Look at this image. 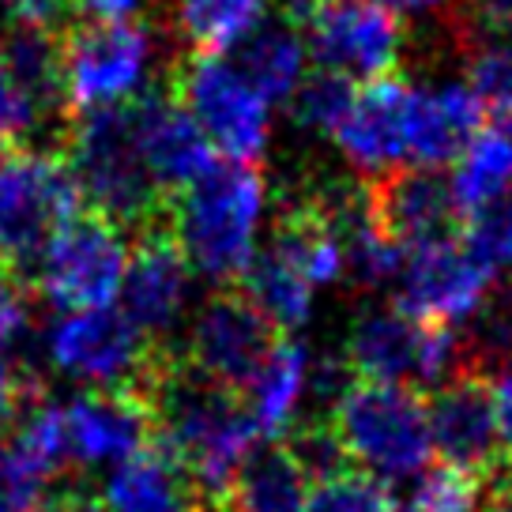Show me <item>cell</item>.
<instances>
[{"label":"cell","instance_id":"32","mask_svg":"<svg viewBox=\"0 0 512 512\" xmlns=\"http://www.w3.org/2000/svg\"><path fill=\"white\" fill-rule=\"evenodd\" d=\"M460 238L471 253L479 256L490 272H501L505 264H512V200H497L486 208L471 211L460 226Z\"/></svg>","mask_w":512,"mask_h":512},{"label":"cell","instance_id":"16","mask_svg":"<svg viewBox=\"0 0 512 512\" xmlns=\"http://www.w3.org/2000/svg\"><path fill=\"white\" fill-rule=\"evenodd\" d=\"M68 452L80 464H121L155 445V407L140 384L91 388L64 407Z\"/></svg>","mask_w":512,"mask_h":512},{"label":"cell","instance_id":"33","mask_svg":"<svg viewBox=\"0 0 512 512\" xmlns=\"http://www.w3.org/2000/svg\"><path fill=\"white\" fill-rule=\"evenodd\" d=\"M42 125V117L34 113L27 95L19 91L16 76L8 68V53H4V23H0V151L16 144H27L34 128Z\"/></svg>","mask_w":512,"mask_h":512},{"label":"cell","instance_id":"39","mask_svg":"<svg viewBox=\"0 0 512 512\" xmlns=\"http://www.w3.org/2000/svg\"><path fill=\"white\" fill-rule=\"evenodd\" d=\"M479 512H512V464H501L490 475V490Z\"/></svg>","mask_w":512,"mask_h":512},{"label":"cell","instance_id":"36","mask_svg":"<svg viewBox=\"0 0 512 512\" xmlns=\"http://www.w3.org/2000/svg\"><path fill=\"white\" fill-rule=\"evenodd\" d=\"M68 0H0V16L8 23H34V27H61Z\"/></svg>","mask_w":512,"mask_h":512},{"label":"cell","instance_id":"11","mask_svg":"<svg viewBox=\"0 0 512 512\" xmlns=\"http://www.w3.org/2000/svg\"><path fill=\"white\" fill-rule=\"evenodd\" d=\"M279 339V328L249 302L245 290H219L192 317L181 358L211 381L245 392Z\"/></svg>","mask_w":512,"mask_h":512},{"label":"cell","instance_id":"20","mask_svg":"<svg viewBox=\"0 0 512 512\" xmlns=\"http://www.w3.org/2000/svg\"><path fill=\"white\" fill-rule=\"evenodd\" d=\"M486 106L471 83L415 87L407 106V162L422 170L456 166L471 140L482 132Z\"/></svg>","mask_w":512,"mask_h":512},{"label":"cell","instance_id":"23","mask_svg":"<svg viewBox=\"0 0 512 512\" xmlns=\"http://www.w3.org/2000/svg\"><path fill=\"white\" fill-rule=\"evenodd\" d=\"M309 377H313L309 351L294 339H279L253 384L241 392L260 437H283L290 430V418L298 411L302 392L309 388Z\"/></svg>","mask_w":512,"mask_h":512},{"label":"cell","instance_id":"6","mask_svg":"<svg viewBox=\"0 0 512 512\" xmlns=\"http://www.w3.org/2000/svg\"><path fill=\"white\" fill-rule=\"evenodd\" d=\"M343 366L354 369L362 381L415 388L445 384L471 362H464V343L452 324L415 320L403 309H377L354 324Z\"/></svg>","mask_w":512,"mask_h":512},{"label":"cell","instance_id":"27","mask_svg":"<svg viewBox=\"0 0 512 512\" xmlns=\"http://www.w3.org/2000/svg\"><path fill=\"white\" fill-rule=\"evenodd\" d=\"M264 0H181V34L196 53H223L241 46L260 27Z\"/></svg>","mask_w":512,"mask_h":512},{"label":"cell","instance_id":"26","mask_svg":"<svg viewBox=\"0 0 512 512\" xmlns=\"http://www.w3.org/2000/svg\"><path fill=\"white\" fill-rule=\"evenodd\" d=\"M245 279V294L249 302L272 320L279 332H294L309 320V309H313V283L302 275L298 264H290L279 249H264V253L253 256L249 272L241 275Z\"/></svg>","mask_w":512,"mask_h":512},{"label":"cell","instance_id":"10","mask_svg":"<svg viewBox=\"0 0 512 512\" xmlns=\"http://www.w3.org/2000/svg\"><path fill=\"white\" fill-rule=\"evenodd\" d=\"M49 362L72 381H87L95 388L136 384L159 358V343L128 313L113 309H83L64 313L49 324Z\"/></svg>","mask_w":512,"mask_h":512},{"label":"cell","instance_id":"12","mask_svg":"<svg viewBox=\"0 0 512 512\" xmlns=\"http://www.w3.org/2000/svg\"><path fill=\"white\" fill-rule=\"evenodd\" d=\"M302 23L320 68L347 80H381L400 61V19L381 0H320Z\"/></svg>","mask_w":512,"mask_h":512},{"label":"cell","instance_id":"14","mask_svg":"<svg viewBox=\"0 0 512 512\" xmlns=\"http://www.w3.org/2000/svg\"><path fill=\"white\" fill-rule=\"evenodd\" d=\"M426 407H430L433 452L441 456V464L467 467L486 479L505 464L494 384L479 366H467L445 384H437Z\"/></svg>","mask_w":512,"mask_h":512},{"label":"cell","instance_id":"17","mask_svg":"<svg viewBox=\"0 0 512 512\" xmlns=\"http://www.w3.org/2000/svg\"><path fill=\"white\" fill-rule=\"evenodd\" d=\"M192 283V264L181 241H177L170 219L140 230V241L128 256V275H125V313L147 336H166L174 328V320L185 309Z\"/></svg>","mask_w":512,"mask_h":512},{"label":"cell","instance_id":"8","mask_svg":"<svg viewBox=\"0 0 512 512\" xmlns=\"http://www.w3.org/2000/svg\"><path fill=\"white\" fill-rule=\"evenodd\" d=\"M128 249L121 226L98 211H83L49 241L38 264V287L64 313L110 309L125 290Z\"/></svg>","mask_w":512,"mask_h":512},{"label":"cell","instance_id":"3","mask_svg":"<svg viewBox=\"0 0 512 512\" xmlns=\"http://www.w3.org/2000/svg\"><path fill=\"white\" fill-rule=\"evenodd\" d=\"M264 200L268 189L253 162H219L181 192L170 204V226L192 268L215 283H234L249 272Z\"/></svg>","mask_w":512,"mask_h":512},{"label":"cell","instance_id":"18","mask_svg":"<svg viewBox=\"0 0 512 512\" xmlns=\"http://www.w3.org/2000/svg\"><path fill=\"white\" fill-rule=\"evenodd\" d=\"M411 83L396 72L369 80L358 87L351 113L336 128L339 151L351 159L354 170L369 177H384L403 170L407 162V106H411Z\"/></svg>","mask_w":512,"mask_h":512},{"label":"cell","instance_id":"38","mask_svg":"<svg viewBox=\"0 0 512 512\" xmlns=\"http://www.w3.org/2000/svg\"><path fill=\"white\" fill-rule=\"evenodd\" d=\"M494 403H497V430H501L505 464H512V373H505L494 384Z\"/></svg>","mask_w":512,"mask_h":512},{"label":"cell","instance_id":"5","mask_svg":"<svg viewBox=\"0 0 512 512\" xmlns=\"http://www.w3.org/2000/svg\"><path fill=\"white\" fill-rule=\"evenodd\" d=\"M347 460L381 482L415 479L430 467V407L418 388L384 381L343 384L332 411Z\"/></svg>","mask_w":512,"mask_h":512},{"label":"cell","instance_id":"22","mask_svg":"<svg viewBox=\"0 0 512 512\" xmlns=\"http://www.w3.org/2000/svg\"><path fill=\"white\" fill-rule=\"evenodd\" d=\"M313 482L283 441L253 448L238 479L215 505L219 512H305Z\"/></svg>","mask_w":512,"mask_h":512},{"label":"cell","instance_id":"31","mask_svg":"<svg viewBox=\"0 0 512 512\" xmlns=\"http://www.w3.org/2000/svg\"><path fill=\"white\" fill-rule=\"evenodd\" d=\"M467 76L494 125L512 128V38H490L471 53Z\"/></svg>","mask_w":512,"mask_h":512},{"label":"cell","instance_id":"41","mask_svg":"<svg viewBox=\"0 0 512 512\" xmlns=\"http://www.w3.org/2000/svg\"><path fill=\"white\" fill-rule=\"evenodd\" d=\"M384 8H392V12H411V16H418V12H433V8H441L445 0H381Z\"/></svg>","mask_w":512,"mask_h":512},{"label":"cell","instance_id":"1","mask_svg":"<svg viewBox=\"0 0 512 512\" xmlns=\"http://www.w3.org/2000/svg\"><path fill=\"white\" fill-rule=\"evenodd\" d=\"M136 384L155 407V445L189 471L200 501L215 509L260 441L245 396L196 373L170 347Z\"/></svg>","mask_w":512,"mask_h":512},{"label":"cell","instance_id":"29","mask_svg":"<svg viewBox=\"0 0 512 512\" xmlns=\"http://www.w3.org/2000/svg\"><path fill=\"white\" fill-rule=\"evenodd\" d=\"M486 490H490V479L467 471V467H426L415 490V501H411V512H479Z\"/></svg>","mask_w":512,"mask_h":512},{"label":"cell","instance_id":"37","mask_svg":"<svg viewBox=\"0 0 512 512\" xmlns=\"http://www.w3.org/2000/svg\"><path fill=\"white\" fill-rule=\"evenodd\" d=\"M475 27L482 42L512 38V0H475Z\"/></svg>","mask_w":512,"mask_h":512},{"label":"cell","instance_id":"7","mask_svg":"<svg viewBox=\"0 0 512 512\" xmlns=\"http://www.w3.org/2000/svg\"><path fill=\"white\" fill-rule=\"evenodd\" d=\"M170 91L208 132L219 155L230 162L260 159L272 132V102L260 95V87L241 72L238 61H226L223 53H192L174 72Z\"/></svg>","mask_w":512,"mask_h":512},{"label":"cell","instance_id":"4","mask_svg":"<svg viewBox=\"0 0 512 512\" xmlns=\"http://www.w3.org/2000/svg\"><path fill=\"white\" fill-rule=\"evenodd\" d=\"M87 211L64 151L16 144L0 151V260L19 275L38 268L49 241Z\"/></svg>","mask_w":512,"mask_h":512},{"label":"cell","instance_id":"43","mask_svg":"<svg viewBox=\"0 0 512 512\" xmlns=\"http://www.w3.org/2000/svg\"><path fill=\"white\" fill-rule=\"evenodd\" d=\"M196 512H219V509H211V505H200V509H196Z\"/></svg>","mask_w":512,"mask_h":512},{"label":"cell","instance_id":"2","mask_svg":"<svg viewBox=\"0 0 512 512\" xmlns=\"http://www.w3.org/2000/svg\"><path fill=\"white\" fill-rule=\"evenodd\" d=\"M64 155L76 170L87 208L106 215L110 223L147 230L170 219L174 200H166L147 170L128 102L80 113L68 128Z\"/></svg>","mask_w":512,"mask_h":512},{"label":"cell","instance_id":"35","mask_svg":"<svg viewBox=\"0 0 512 512\" xmlns=\"http://www.w3.org/2000/svg\"><path fill=\"white\" fill-rule=\"evenodd\" d=\"M27 313V275L0 260V347H8L27 328Z\"/></svg>","mask_w":512,"mask_h":512},{"label":"cell","instance_id":"44","mask_svg":"<svg viewBox=\"0 0 512 512\" xmlns=\"http://www.w3.org/2000/svg\"><path fill=\"white\" fill-rule=\"evenodd\" d=\"M68 4H72V0H68Z\"/></svg>","mask_w":512,"mask_h":512},{"label":"cell","instance_id":"13","mask_svg":"<svg viewBox=\"0 0 512 512\" xmlns=\"http://www.w3.org/2000/svg\"><path fill=\"white\" fill-rule=\"evenodd\" d=\"M497 272H490L479 256L471 253L456 234L441 241H430L422 249H411L403 256L400 272V302L407 317L433 320V324H456L479 313L490 298Z\"/></svg>","mask_w":512,"mask_h":512},{"label":"cell","instance_id":"28","mask_svg":"<svg viewBox=\"0 0 512 512\" xmlns=\"http://www.w3.org/2000/svg\"><path fill=\"white\" fill-rule=\"evenodd\" d=\"M354 95H358L354 80L339 76L332 68H317V72L305 76L302 87L290 98L294 121L302 128H309V132H324V136L332 132V136H336V128L343 125V117L351 113Z\"/></svg>","mask_w":512,"mask_h":512},{"label":"cell","instance_id":"34","mask_svg":"<svg viewBox=\"0 0 512 512\" xmlns=\"http://www.w3.org/2000/svg\"><path fill=\"white\" fill-rule=\"evenodd\" d=\"M42 400L38 381L27 377V369H16L0 358V430L8 433L19 422V415Z\"/></svg>","mask_w":512,"mask_h":512},{"label":"cell","instance_id":"40","mask_svg":"<svg viewBox=\"0 0 512 512\" xmlns=\"http://www.w3.org/2000/svg\"><path fill=\"white\" fill-rule=\"evenodd\" d=\"M53 512H106V509H102L87 490H61Z\"/></svg>","mask_w":512,"mask_h":512},{"label":"cell","instance_id":"25","mask_svg":"<svg viewBox=\"0 0 512 512\" xmlns=\"http://www.w3.org/2000/svg\"><path fill=\"white\" fill-rule=\"evenodd\" d=\"M448 189H452L460 215H471L486 204L505 200V192L512 189V128H482L456 162V174H452Z\"/></svg>","mask_w":512,"mask_h":512},{"label":"cell","instance_id":"24","mask_svg":"<svg viewBox=\"0 0 512 512\" xmlns=\"http://www.w3.org/2000/svg\"><path fill=\"white\" fill-rule=\"evenodd\" d=\"M241 72L260 87L268 102L294 98L305 80V38L294 19L264 23L241 42Z\"/></svg>","mask_w":512,"mask_h":512},{"label":"cell","instance_id":"30","mask_svg":"<svg viewBox=\"0 0 512 512\" xmlns=\"http://www.w3.org/2000/svg\"><path fill=\"white\" fill-rule=\"evenodd\" d=\"M305 512H396V501L388 494V482L373 479L362 467H347L332 479L313 482Z\"/></svg>","mask_w":512,"mask_h":512},{"label":"cell","instance_id":"21","mask_svg":"<svg viewBox=\"0 0 512 512\" xmlns=\"http://www.w3.org/2000/svg\"><path fill=\"white\" fill-rule=\"evenodd\" d=\"M204 505L189 471L162 445H147L110 471L102 486L106 512H196Z\"/></svg>","mask_w":512,"mask_h":512},{"label":"cell","instance_id":"9","mask_svg":"<svg viewBox=\"0 0 512 512\" xmlns=\"http://www.w3.org/2000/svg\"><path fill=\"white\" fill-rule=\"evenodd\" d=\"M64 49V91L76 113L121 106L140 95L151 38L140 23H106L87 19L61 34Z\"/></svg>","mask_w":512,"mask_h":512},{"label":"cell","instance_id":"15","mask_svg":"<svg viewBox=\"0 0 512 512\" xmlns=\"http://www.w3.org/2000/svg\"><path fill=\"white\" fill-rule=\"evenodd\" d=\"M128 106L147 170L166 192V200H177L189 185L219 166V151L208 140V132L196 125V117L181 106L174 91H140L136 98H128Z\"/></svg>","mask_w":512,"mask_h":512},{"label":"cell","instance_id":"19","mask_svg":"<svg viewBox=\"0 0 512 512\" xmlns=\"http://www.w3.org/2000/svg\"><path fill=\"white\" fill-rule=\"evenodd\" d=\"M369 208L384 226V234L403 249H422L430 241H441L456 234V200L448 181L433 174V170H392L384 177H369Z\"/></svg>","mask_w":512,"mask_h":512},{"label":"cell","instance_id":"42","mask_svg":"<svg viewBox=\"0 0 512 512\" xmlns=\"http://www.w3.org/2000/svg\"><path fill=\"white\" fill-rule=\"evenodd\" d=\"M313 4H320V0H290V19H294V23H298V19H302L305 12H309V8H313Z\"/></svg>","mask_w":512,"mask_h":512}]
</instances>
